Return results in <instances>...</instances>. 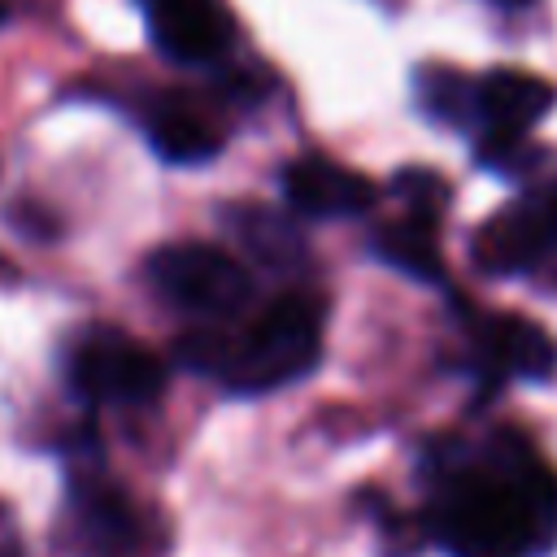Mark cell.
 <instances>
[{"mask_svg":"<svg viewBox=\"0 0 557 557\" xmlns=\"http://www.w3.org/2000/svg\"><path fill=\"white\" fill-rule=\"evenodd\" d=\"M374 252H379L387 265H396V270H405V274H413V278H422V283H435V278L444 274V257H440L435 226H431V218H422V213H409V218H400V222L379 226V231H374Z\"/></svg>","mask_w":557,"mask_h":557,"instance_id":"cell-10","label":"cell"},{"mask_svg":"<svg viewBox=\"0 0 557 557\" xmlns=\"http://www.w3.org/2000/svg\"><path fill=\"white\" fill-rule=\"evenodd\" d=\"M479 113L492 122V131H527L553 109V87L522 70H492L474 83Z\"/></svg>","mask_w":557,"mask_h":557,"instance_id":"cell-8","label":"cell"},{"mask_svg":"<svg viewBox=\"0 0 557 557\" xmlns=\"http://www.w3.org/2000/svg\"><path fill=\"white\" fill-rule=\"evenodd\" d=\"M152 44L174 61H213L231 44V17L218 0H148Z\"/></svg>","mask_w":557,"mask_h":557,"instance_id":"cell-6","label":"cell"},{"mask_svg":"<svg viewBox=\"0 0 557 557\" xmlns=\"http://www.w3.org/2000/svg\"><path fill=\"white\" fill-rule=\"evenodd\" d=\"M148 139H152V148H157L165 161H178V165L209 161V157L222 148L218 131H213L196 109H187V104H178V100L157 104V113H152V122H148Z\"/></svg>","mask_w":557,"mask_h":557,"instance_id":"cell-11","label":"cell"},{"mask_svg":"<svg viewBox=\"0 0 557 557\" xmlns=\"http://www.w3.org/2000/svg\"><path fill=\"white\" fill-rule=\"evenodd\" d=\"M322 352V296L283 292L261 309V318L235 335V357L226 383L235 392H270L313 370Z\"/></svg>","mask_w":557,"mask_h":557,"instance_id":"cell-2","label":"cell"},{"mask_svg":"<svg viewBox=\"0 0 557 557\" xmlns=\"http://www.w3.org/2000/svg\"><path fill=\"white\" fill-rule=\"evenodd\" d=\"M435 531L453 557H531L557 535V479L522 440L500 435L492 466L444 487Z\"/></svg>","mask_w":557,"mask_h":557,"instance_id":"cell-1","label":"cell"},{"mask_svg":"<svg viewBox=\"0 0 557 557\" xmlns=\"http://www.w3.org/2000/svg\"><path fill=\"white\" fill-rule=\"evenodd\" d=\"M239 235H244V244H248L261 261H270V265H287V261L300 257V235H296L283 218H274V213L248 209V213L239 218Z\"/></svg>","mask_w":557,"mask_h":557,"instance_id":"cell-12","label":"cell"},{"mask_svg":"<svg viewBox=\"0 0 557 557\" xmlns=\"http://www.w3.org/2000/svg\"><path fill=\"white\" fill-rule=\"evenodd\" d=\"M483 352L500 374L518 379H544L553 370V344L544 326L518 313H496L483 322Z\"/></svg>","mask_w":557,"mask_h":557,"instance_id":"cell-9","label":"cell"},{"mask_svg":"<svg viewBox=\"0 0 557 557\" xmlns=\"http://www.w3.org/2000/svg\"><path fill=\"white\" fill-rule=\"evenodd\" d=\"M479 161L496 170H522L527 161H535V152L527 148L522 131H487V139L479 144Z\"/></svg>","mask_w":557,"mask_h":557,"instance_id":"cell-15","label":"cell"},{"mask_svg":"<svg viewBox=\"0 0 557 557\" xmlns=\"http://www.w3.org/2000/svg\"><path fill=\"white\" fill-rule=\"evenodd\" d=\"M553 244H557V187L492 218L479 231V261L487 270L513 274V270L535 265Z\"/></svg>","mask_w":557,"mask_h":557,"instance_id":"cell-5","label":"cell"},{"mask_svg":"<svg viewBox=\"0 0 557 557\" xmlns=\"http://www.w3.org/2000/svg\"><path fill=\"white\" fill-rule=\"evenodd\" d=\"M70 379L83 396L113 405H144L165 387L161 361L117 331H91L70 361Z\"/></svg>","mask_w":557,"mask_h":557,"instance_id":"cell-4","label":"cell"},{"mask_svg":"<svg viewBox=\"0 0 557 557\" xmlns=\"http://www.w3.org/2000/svg\"><path fill=\"white\" fill-rule=\"evenodd\" d=\"M422 104H426L431 117L457 126V122L470 117V109H479V96H474V83L470 78H461L453 70H431L422 78Z\"/></svg>","mask_w":557,"mask_h":557,"instance_id":"cell-13","label":"cell"},{"mask_svg":"<svg viewBox=\"0 0 557 557\" xmlns=\"http://www.w3.org/2000/svg\"><path fill=\"white\" fill-rule=\"evenodd\" d=\"M283 191H287V205L309 218H348V213H366L374 205V183L339 161H326V157L287 161Z\"/></svg>","mask_w":557,"mask_h":557,"instance_id":"cell-7","label":"cell"},{"mask_svg":"<svg viewBox=\"0 0 557 557\" xmlns=\"http://www.w3.org/2000/svg\"><path fill=\"white\" fill-rule=\"evenodd\" d=\"M157 292L200 318H231L252 300L248 270L213 244H170L148 261Z\"/></svg>","mask_w":557,"mask_h":557,"instance_id":"cell-3","label":"cell"},{"mask_svg":"<svg viewBox=\"0 0 557 557\" xmlns=\"http://www.w3.org/2000/svg\"><path fill=\"white\" fill-rule=\"evenodd\" d=\"M231 357H235V335H222V331H191V335L178 339V361L191 366V370H200V374L226 379Z\"/></svg>","mask_w":557,"mask_h":557,"instance_id":"cell-14","label":"cell"},{"mask_svg":"<svg viewBox=\"0 0 557 557\" xmlns=\"http://www.w3.org/2000/svg\"><path fill=\"white\" fill-rule=\"evenodd\" d=\"M0 22H4V4H0Z\"/></svg>","mask_w":557,"mask_h":557,"instance_id":"cell-16","label":"cell"}]
</instances>
